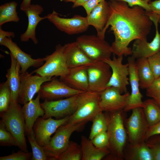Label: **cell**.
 Returning a JSON list of instances; mask_svg holds the SVG:
<instances>
[{
    "label": "cell",
    "instance_id": "6da1fadb",
    "mask_svg": "<svg viewBox=\"0 0 160 160\" xmlns=\"http://www.w3.org/2000/svg\"><path fill=\"white\" fill-rule=\"evenodd\" d=\"M109 17L102 31L98 36L105 39L109 26L115 39L111 45L112 53L117 56L132 55V48L129 47L134 40L147 39L153 22L147 12L142 7H129L125 2L108 0Z\"/></svg>",
    "mask_w": 160,
    "mask_h": 160
},
{
    "label": "cell",
    "instance_id": "7a4b0ae2",
    "mask_svg": "<svg viewBox=\"0 0 160 160\" xmlns=\"http://www.w3.org/2000/svg\"><path fill=\"white\" fill-rule=\"evenodd\" d=\"M123 111L104 113L107 123L108 148L110 151V153L106 156L107 159H124L123 151L126 145L127 133L124 123Z\"/></svg>",
    "mask_w": 160,
    "mask_h": 160
},
{
    "label": "cell",
    "instance_id": "3957f363",
    "mask_svg": "<svg viewBox=\"0 0 160 160\" xmlns=\"http://www.w3.org/2000/svg\"><path fill=\"white\" fill-rule=\"evenodd\" d=\"M100 93L87 91L79 94L77 109L67 122L75 124L92 121L96 115L103 112L100 105Z\"/></svg>",
    "mask_w": 160,
    "mask_h": 160
},
{
    "label": "cell",
    "instance_id": "277c9868",
    "mask_svg": "<svg viewBox=\"0 0 160 160\" xmlns=\"http://www.w3.org/2000/svg\"><path fill=\"white\" fill-rule=\"evenodd\" d=\"M1 120L12 135L21 150L28 152L25 137V122L22 107L18 102L10 105L6 111L0 113Z\"/></svg>",
    "mask_w": 160,
    "mask_h": 160
},
{
    "label": "cell",
    "instance_id": "5b68a950",
    "mask_svg": "<svg viewBox=\"0 0 160 160\" xmlns=\"http://www.w3.org/2000/svg\"><path fill=\"white\" fill-rule=\"evenodd\" d=\"M85 122L71 124L67 122L57 130L49 143L43 147L48 160H57L59 156L66 149L71 134L84 128Z\"/></svg>",
    "mask_w": 160,
    "mask_h": 160
},
{
    "label": "cell",
    "instance_id": "8992f818",
    "mask_svg": "<svg viewBox=\"0 0 160 160\" xmlns=\"http://www.w3.org/2000/svg\"><path fill=\"white\" fill-rule=\"evenodd\" d=\"M88 57L94 62L105 61L111 58L112 53L111 45L105 40L97 35H84L76 40Z\"/></svg>",
    "mask_w": 160,
    "mask_h": 160
},
{
    "label": "cell",
    "instance_id": "52a82bcc",
    "mask_svg": "<svg viewBox=\"0 0 160 160\" xmlns=\"http://www.w3.org/2000/svg\"><path fill=\"white\" fill-rule=\"evenodd\" d=\"M45 58V63L34 70L32 73H35L42 76L61 77L68 72L69 68L65 57L63 46L57 45L54 52Z\"/></svg>",
    "mask_w": 160,
    "mask_h": 160
},
{
    "label": "cell",
    "instance_id": "ba28073f",
    "mask_svg": "<svg viewBox=\"0 0 160 160\" xmlns=\"http://www.w3.org/2000/svg\"><path fill=\"white\" fill-rule=\"evenodd\" d=\"M79 94L64 99L53 100H44L43 102L41 103L44 111L42 117L46 119L54 117L56 119H60L71 116L77 109Z\"/></svg>",
    "mask_w": 160,
    "mask_h": 160
},
{
    "label": "cell",
    "instance_id": "9c48e42d",
    "mask_svg": "<svg viewBox=\"0 0 160 160\" xmlns=\"http://www.w3.org/2000/svg\"><path fill=\"white\" fill-rule=\"evenodd\" d=\"M132 111L131 115L126 120L129 143L135 144L145 142V135L149 125L143 108H138Z\"/></svg>",
    "mask_w": 160,
    "mask_h": 160
},
{
    "label": "cell",
    "instance_id": "30bf717a",
    "mask_svg": "<svg viewBox=\"0 0 160 160\" xmlns=\"http://www.w3.org/2000/svg\"><path fill=\"white\" fill-rule=\"evenodd\" d=\"M88 79V91L101 93L106 89L112 74L110 66L103 61L95 62L87 68Z\"/></svg>",
    "mask_w": 160,
    "mask_h": 160
},
{
    "label": "cell",
    "instance_id": "8fae6325",
    "mask_svg": "<svg viewBox=\"0 0 160 160\" xmlns=\"http://www.w3.org/2000/svg\"><path fill=\"white\" fill-rule=\"evenodd\" d=\"M123 56H117L113 54L112 59L111 58L105 62L110 66L112 74L107 87H113L118 90L121 93L127 92V86L129 84V71L128 63H122Z\"/></svg>",
    "mask_w": 160,
    "mask_h": 160
},
{
    "label": "cell",
    "instance_id": "7c38bea8",
    "mask_svg": "<svg viewBox=\"0 0 160 160\" xmlns=\"http://www.w3.org/2000/svg\"><path fill=\"white\" fill-rule=\"evenodd\" d=\"M47 19L60 31L68 35L81 33L89 28L86 17L76 15L71 18L60 17L57 13L53 10L48 14Z\"/></svg>",
    "mask_w": 160,
    "mask_h": 160
},
{
    "label": "cell",
    "instance_id": "4fadbf2b",
    "mask_svg": "<svg viewBox=\"0 0 160 160\" xmlns=\"http://www.w3.org/2000/svg\"><path fill=\"white\" fill-rule=\"evenodd\" d=\"M148 14L154 25L155 36L150 42H148L147 39L135 40L132 48L131 56L136 60L142 58H147L160 52V32L158 30L160 18L154 14L148 13Z\"/></svg>",
    "mask_w": 160,
    "mask_h": 160
},
{
    "label": "cell",
    "instance_id": "5bb4252c",
    "mask_svg": "<svg viewBox=\"0 0 160 160\" xmlns=\"http://www.w3.org/2000/svg\"><path fill=\"white\" fill-rule=\"evenodd\" d=\"M20 86L18 102L23 105L32 100L34 95L38 93L42 84L53 78L45 77L27 71L20 73Z\"/></svg>",
    "mask_w": 160,
    "mask_h": 160
},
{
    "label": "cell",
    "instance_id": "9a60e30c",
    "mask_svg": "<svg viewBox=\"0 0 160 160\" xmlns=\"http://www.w3.org/2000/svg\"><path fill=\"white\" fill-rule=\"evenodd\" d=\"M83 92L73 89L61 80L53 78L42 84L39 92L41 98L53 100L67 98Z\"/></svg>",
    "mask_w": 160,
    "mask_h": 160
},
{
    "label": "cell",
    "instance_id": "2e32d148",
    "mask_svg": "<svg viewBox=\"0 0 160 160\" xmlns=\"http://www.w3.org/2000/svg\"><path fill=\"white\" fill-rule=\"evenodd\" d=\"M70 116L60 119L39 117L34 124L33 131L36 140L39 145L42 147L47 145L52 135L60 126L67 121Z\"/></svg>",
    "mask_w": 160,
    "mask_h": 160
},
{
    "label": "cell",
    "instance_id": "e0dca14e",
    "mask_svg": "<svg viewBox=\"0 0 160 160\" xmlns=\"http://www.w3.org/2000/svg\"><path fill=\"white\" fill-rule=\"evenodd\" d=\"M116 88H107L100 93V105L103 111L112 112L123 111L130 95L129 92L122 94Z\"/></svg>",
    "mask_w": 160,
    "mask_h": 160
},
{
    "label": "cell",
    "instance_id": "ac0fdd59",
    "mask_svg": "<svg viewBox=\"0 0 160 160\" xmlns=\"http://www.w3.org/2000/svg\"><path fill=\"white\" fill-rule=\"evenodd\" d=\"M129 68V82L131 92L126 106L123 110L126 112L138 108L144 107L142 100L143 95L140 91L139 80L137 74L136 60L132 56L127 58Z\"/></svg>",
    "mask_w": 160,
    "mask_h": 160
},
{
    "label": "cell",
    "instance_id": "d6986e66",
    "mask_svg": "<svg viewBox=\"0 0 160 160\" xmlns=\"http://www.w3.org/2000/svg\"><path fill=\"white\" fill-rule=\"evenodd\" d=\"M0 44L9 50L10 54L16 60L20 66V73L25 72L30 67H39L45 62V57L33 59L31 56L23 51L17 44L12 41L11 38L6 37Z\"/></svg>",
    "mask_w": 160,
    "mask_h": 160
},
{
    "label": "cell",
    "instance_id": "ffe728a7",
    "mask_svg": "<svg viewBox=\"0 0 160 160\" xmlns=\"http://www.w3.org/2000/svg\"><path fill=\"white\" fill-rule=\"evenodd\" d=\"M40 98L39 92L35 99L25 103L22 107L25 122V134L27 136L33 132V127L37 119L44 115V111L40 102Z\"/></svg>",
    "mask_w": 160,
    "mask_h": 160
},
{
    "label": "cell",
    "instance_id": "44dd1931",
    "mask_svg": "<svg viewBox=\"0 0 160 160\" xmlns=\"http://www.w3.org/2000/svg\"><path fill=\"white\" fill-rule=\"evenodd\" d=\"M43 11V8L40 5L31 4L24 11L28 17V23L26 30L20 36L21 41L26 42L31 39L34 44H37L38 40L36 36V27L41 21L47 19V15L43 17L40 16Z\"/></svg>",
    "mask_w": 160,
    "mask_h": 160
},
{
    "label": "cell",
    "instance_id": "7402d4cb",
    "mask_svg": "<svg viewBox=\"0 0 160 160\" xmlns=\"http://www.w3.org/2000/svg\"><path fill=\"white\" fill-rule=\"evenodd\" d=\"M88 65L69 68L66 75L60 77V80L75 89L83 92L88 91V79L87 70Z\"/></svg>",
    "mask_w": 160,
    "mask_h": 160
},
{
    "label": "cell",
    "instance_id": "603a6c76",
    "mask_svg": "<svg viewBox=\"0 0 160 160\" xmlns=\"http://www.w3.org/2000/svg\"><path fill=\"white\" fill-rule=\"evenodd\" d=\"M63 46L64 54L69 68L88 65L95 62L88 57L76 41L68 43Z\"/></svg>",
    "mask_w": 160,
    "mask_h": 160
},
{
    "label": "cell",
    "instance_id": "cb8c5ba5",
    "mask_svg": "<svg viewBox=\"0 0 160 160\" xmlns=\"http://www.w3.org/2000/svg\"><path fill=\"white\" fill-rule=\"evenodd\" d=\"M109 5L105 1H103L92 11L86 17L89 25L93 26L98 36L105 26L109 17Z\"/></svg>",
    "mask_w": 160,
    "mask_h": 160
},
{
    "label": "cell",
    "instance_id": "d4e9b609",
    "mask_svg": "<svg viewBox=\"0 0 160 160\" xmlns=\"http://www.w3.org/2000/svg\"><path fill=\"white\" fill-rule=\"evenodd\" d=\"M10 55V67L7 70L6 76L7 79L6 81L11 92V104L18 102L21 83V68L16 60L11 54Z\"/></svg>",
    "mask_w": 160,
    "mask_h": 160
},
{
    "label": "cell",
    "instance_id": "484cf974",
    "mask_svg": "<svg viewBox=\"0 0 160 160\" xmlns=\"http://www.w3.org/2000/svg\"><path fill=\"white\" fill-rule=\"evenodd\" d=\"M123 158L127 160H154L152 151L145 142L135 144L129 143L125 146Z\"/></svg>",
    "mask_w": 160,
    "mask_h": 160
},
{
    "label": "cell",
    "instance_id": "4316f807",
    "mask_svg": "<svg viewBox=\"0 0 160 160\" xmlns=\"http://www.w3.org/2000/svg\"><path fill=\"white\" fill-rule=\"evenodd\" d=\"M81 160H100L110 153L108 147L97 148L91 140L84 135L81 137Z\"/></svg>",
    "mask_w": 160,
    "mask_h": 160
},
{
    "label": "cell",
    "instance_id": "83f0119b",
    "mask_svg": "<svg viewBox=\"0 0 160 160\" xmlns=\"http://www.w3.org/2000/svg\"><path fill=\"white\" fill-rule=\"evenodd\" d=\"M136 64L140 87L142 89H146L155 79L154 76L147 58L136 59Z\"/></svg>",
    "mask_w": 160,
    "mask_h": 160
},
{
    "label": "cell",
    "instance_id": "f1b7e54d",
    "mask_svg": "<svg viewBox=\"0 0 160 160\" xmlns=\"http://www.w3.org/2000/svg\"><path fill=\"white\" fill-rule=\"evenodd\" d=\"M143 108L149 126L154 125L160 121V107L153 98L143 101Z\"/></svg>",
    "mask_w": 160,
    "mask_h": 160
},
{
    "label": "cell",
    "instance_id": "f546056e",
    "mask_svg": "<svg viewBox=\"0 0 160 160\" xmlns=\"http://www.w3.org/2000/svg\"><path fill=\"white\" fill-rule=\"evenodd\" d=\"M17 3L12 1L0 7V26L10 22H17L19 20L16 11Z\"/></svg>",
    "mask_w": 160,
    "mask_h": 160
},
{
    "label": "cell",
    "instance_id": "4dcf8cb0",
    "mask_svg": "<svg viewBox=\"0 0 160 160\" xmlns=\"http://www.w3.org/2000/svg\"><path fill=\"white\" fill-rule=\"evenodd\" d=\"M82 157L81 146L70 141L66 149L59 156L57 160H81Z\"/></svg>",
    "mask_w": 160,
    "mask_h": 160
},
{
    "label": "cell",
    "instance_id": "1f68e13d",
    "mask_svg": "<svg viewBox=\"0 0 160 160\" xmlns=\"http://www.w3.org/2000/svg\"><path fill=\"white\" fill-rule=\"evenodd\" d=\"M89 139L92 140L97 134L107 131V123L104 113L103 112L98 114L93 121Z\"/></svg>",
    "mask_w": 160,
    "mask_h": 160
},
{
    "label": "cell",
    "instance_id": "d6a6232c",
    "mask_svg": "<svg viewBox=\"0 0 160 160\" xmlns=\"http://www.w3.org/2000/svg\"><path fill=\"white\" fill-rule=\"evenodd\" d=\"M11 99V92L7 81L0 85V113L7 110L9 106Z\"/></svg>",
    "mask_w": 160,
    "mask_h": 160
},
{
    "label": "cell",
    "instance_id": "836d02e7",
    "mask_svg": "<svg viewBox=\"0 0 160 160\" xmlns=\"http://www.w3.org/2000/svg\"><path fill=\"white\" fill-rule=\"evenodd\" d=\"M28 140L30 144L32 150V160H48L46 154L43 147L40 146L37 142L34 132L32 134L28 136Z\"/></svg>",
    "mask_w": 160,
    "mask_h": 160
},
{
    "label": "cell",
    "instance_id": "e575fe53",
    "mask_svg": "<svg viewBox=\"0 0 160 160\" xmlns=\"http://www.w3.org/2000/svg\"><path fill=\"white\" fill-rule=\"evenodd\" d=\"M0 145L2 146H17L15 140L11 134L7 130L1 120L0 121Z\"/></svg>",
    "mask_w": 160,
    "mask_h": 160
},
{
    "label": "cell",
    "instance_id": "d590c367",
    "mask_svg": "<svg viewBox=\"0 0 160 160\" xmlns=\"http://www.w3.org/2000/svg\"><path fill=\"white\" fill-rule=\"evenodd\" d=\"M155 78L160 77V52L147 58Z\"/></svg>",
    "mask_w": 160,
    "mask_h": 160
},
{
    "label": "cell",
    "instance_id": "8d00e7d4",
    "mask_svg": "<svg viewBox=\"0 0 160 160\" xmlns=\"http://www.w3.org/2000/svg\"><path fill=\"white\" fill-rule=\"evenodd\" d=\"M32 153L21 150L10 155L0 157V160H28L31 159Z\"/></svg>",
    "mask_w": 160,
    "mask_h": 160
},
{
    "label": "cell",
    "instance_id": "74e56055",
    "mask_svg": "<svg viewBox=\"0 0 160 160\" xmlns=\"http://www.w3.org/2000/svg\"><path fill=\"white\" fill-rule=\"evenodd\" d=\"M91 141L94 145L97 148H108L109 140L107 131L103 132L97 134Z\"/></svg>",
    "mask_w": 160,
    "mask_h": 160
},
{
    "label": "cell",
    "instance_id": "f35d334b",
    "mask_svg": "<svg viewBox=\"0 0 160 160\" xmlns=\"http://www.w3.org/2000/svg\"><path fill=\"white\" fill-rule=\"evenodd\" d=\"M146 95L152 98L160 95V77L155 78L151 85L146 89Z\"/></svg>",
    "mask_w": 160,
    "mask_h": 160
},
{
    "label": "cell",
    "instance_id": "ab89813d",
    "mask_svg": "<svg viewBox=\"0 0 160 160\" xmlns=\"http://www.w3.org/2000/svg\"><path fill=\"white\" fill-rule=\"evenodd\" d=\"M117 1H124L126 2L130 7H132L135 6L140 7L148 12H151L149 3L144 0H116Z\"/></svg>",
    "mask_w": 160,
    "mask_h": 160
},
{
    "label": "cell",
    "instance_id": "60d3db41",
    "mask_svg": "<svg viewBox=\"0 0 160 160\" xmlns=\"http://www.w3.org/2000/svg\"><path fill=\"white\" fill-rule=\"evenodd\" d=\"M160 135V121L156 124L149 126L146 132L145 142L149 138L153 136Z\"/></svg>",
    "mask_w": 160,
    "mask_h": 160
},
{
    "label": "cell",
    "instance_id": "b9f144b4",
    "mask_svg": "<svg viewBox=\"0 0 160 160\" xmlns=\"http://www.w3.org/2000/svg\"><path fill=\"white\" fill-rule=\"evenodd\" d=\"M105 0H89L83 4L82 6L85 9L87 15L90 13L92 9L101 2Z\"/></svg>",
    "mask_w": 160,
    "mask_h": 160
},
{
    "label": "cell",
    "instance_id": "7bdbcfd3",
    "mask_svg": "<svg viewBox=\"0 0 160 160\" xmlns=\"http://www.w3.org/2000/svg\"><path fill=\"white\" fill-rule=\"evenodd\" d=\"M151 8V13L154 14L160 18V0L150 1L149 2Z\"/></svg>",
    "mask_w": 160,
    "mask_h": 160
},
{
    "label": "cell",
    "instance_id": "ee69618b",
    "mask_svg": "<svg viewBox=\"0 0 160 160\" xmlns=\"http://www.w3.org/2000/svg\"><path fill=\"white\" fill-rule=\"evenodd\" d=\"M148 145L152 151L154 160H160V143Z\"/></svg>",
    "mask_w": 160,
    "mask_h": 160
},
{
    "label": "cell",
    "instance_id": "f6af8a7d",
    "mask_svg": "<svg viewBox=\"0 0 160 160\" xmlns=\"http://www.w3.org/2000/svg\"><path fill=\"white\" fill-rule=\"evenodd\" d=\"M15 34L14 32L4 31L0 27V42L6 37H14Z\"/></svg>",
    "mask_w": 160,
    "mask_h": 160
},
{
    "label": "cell",
    "instance_id": "bcb514c9",
    "mask_svg": "<svg viewBox=\"0 0 160 160\" xmlns=\"http://www.w3.org/2000/svg\"><path fill=\"white\" fill-rule=\"evenodd\" d=\"M148 145H152L160 143V135L151 137L146 141Z\"/></svg>",
    "mask_w": 160,
    "mask_h": 160
},
{
    "label": "cell",
    "instance_id": "7dc6e473",
    "mask_svg": "<svg viewBox=\"0 0 160 160\" xmlns=\"http://www.w3.org/2000/svg\"><path fill=\"white\" fill-rule=\"evenodd\" d=\"M31 0H23L20 6V9L22 11H25L31 5Z\"/></svg>",
    "mask_w": 160,
    "mask_h": 160
},
{
    "label": "cell",
    "instance_id": "c3c4849f",
    "mask_svg": "<svg viewBox=\"0 0 160 160\" xmlns=\"http://www.w3.org/2000/svg\"><path fill=\"white\" fill-rule=\"evenodd\" d=\"M89 0H76L74 2L72 7L73 8H76L80 6H81Z\"/></svg>",
    "mask_w": 160,
    "mask_h": 160
},
{
    "label": "cell",
    "instance_id": "681fc988",
    "mask_svg": "<svg viewBox=\"0 0 160 160\" xmlns=\"http://www.w3.org/2000/svg\"><path fill=\"white\" fill-rule=\"evenodd\" d=\"M156 103L160 107V95L155 97L153 98Z\"/></svg>",
    "mask_w": 160,
    "mask_h": 160
},
{
    "label": "cell",
    "instance_id": "f907efd6",
    "mask_svg": "<svg viewBox=\"0 0 160 160\" xmlns=\"http://www.w3.org/2000/svg\"><path fill=\"white\" fill-rule=\"evenodd\" d=\"M76 0H60L61 1H63L66 2H74Z\"/></svg>",
    "mask_w": 160,
    "mask_h": 160
},
{
    "label": "cell",
    "instance_id": "816d5d0a",
    "mask_svg": "<svg viewBox=\"0 0 160 160\" xmlns=\"http://www.w3.org/2000/svg\"><path fill=\"white\" fill-rule=\"evenodd\" d=\"M144 0L145 1L148 3L150 2L151 1V0Z\"/></svg>",
    "mask_w": 160,
    "mask_h": 160
},
{
    "label": "cell",
    "instance_id": "f5cc1de1",
    "mask_svg": "<svg viewBox=\"0 0 160 160\" xmlns=\"http://www.w3.org/2000/svg\"><path fill=\"white\" fill-rule=\"evenodd\" d=\"M159 23H160V19H159Z\"/></svg>",
    "mask_w": 160,
    "mask_h": 160
}]
</instances>
